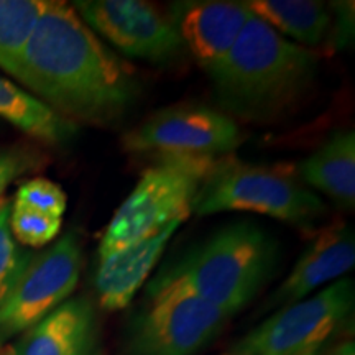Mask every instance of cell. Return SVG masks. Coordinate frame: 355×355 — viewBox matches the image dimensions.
<instances>
[{"mask_svg":"<svg viewBox=\"0 0 355 355\" xmlns=\"http://www.w3.org/2000/svg\"><path fill=\"white\" fill-rule=\"evenodd\" d=\"M230 355V354H229ZM308 355H318V354H308Z\"/></svg>","mask_w":355,"mask_h":355,"instance_id":"cell-24","label":"cell"},{"mask_svg":"<svg viewBox=\"0 0 355 355\" xmlns=\"http://www.w3.org/2000/svg\"><path fill=\"white\" fill-rule=\"evenodd\" d=\"M326 355H355V344L352 339L344 340L339 345H336L334 349L329 350Z\"/></svg>","mask_w":355,"mask_h":355,"instance_id":"cell-23","label":"cell"},{"mask_svg":"<svg viewBox=\"0 0 355 355\" xmlns=\"http://www.w3.org/2000/svg\"><path fill=\"white\" fill-rule=\"evenodd\" d=\"M186 51L211 74L229 55L239 35L254 15L243 2L184 0L168 7Z\"/></svg>","mask_w":355,"mask_h":355,"instance_id":"cell-11","label":"cell"},{"mask_svg":"<svg viewBox=\"0 0 355 355\" xmlns=\"http://www.w3.org/2000/svg\"><path fill=\"white\" fill-rule=\"evenodd\" d=\"M181 224V220L171 222L157 235L101 257L94 288L102 309L121 311L132 303Z\"/></svg>","mask_w":355,"mask_h":355,"instance_id":"cell-13","label":"cell"},{"mask_svg":"<svg viewBox=\"0 0 355 355\" xmlns=\"http://www.w3.org/2000/svg\"><path fill=\"white\" fill-rule=\"evenodd\" d=\"M355 286L340 278L316 295L275 311L270 318L234 344L230 355L318 354L352 316Z\"/></svg>","mask_w":355,"mask_h":355,"instance_id":"cell-6","label":"cell"},{"mask_svg":"<svg viewBox=\"0 0 355 355\" xmlns=\"http://www.w3.org/2000/svg\"><path fill=\"white\" fill-rule=\"evenodd\" d=\"M298 176L306 184L354 211L355 207V133L337 132L300 163Z\"/></svg>","mask_w":355,"mask_h":355,"instance_id":"cell-15","label":"cell"},{"mask_svg":"<svg viewBox=\"0 0 355 355\" xmlns=\"http://www.w3.org/2000/svg\"><path fill=\"white\" fill-rule=\"evenodd\" d=\"M10 206L12 202L7 199H2L0 202V304L19 282L20 275L33 257L32 252L25 250L13 239L8 225Z\"/></svg>","mask_w":355,"mask_h":355,"instance_id":"cell-19","label":"cell"},{"mask_svg":"<svg viewBox=\"0 0 355 355\" xmlns=\"http://www.w3.org/2000/svg\"><path fill=\"white\" fill-rule=\"evenodd\" d=\"M83 270L76 234L68 232L50 248L32 257L19 282L0 304V343L24 334L69 300Z\"/></svg>","mask_w":355,"mask_h":355,"instance_id":"cell-10","label":"cell"},{"mask_svg":"<svg viewBox=\"0 0 355 355\" xmlns=\"http://www.w3.org/2000/svg\"><path fill=\"white\" fill-rule=\"evenodd\" d=\"M245 141L235 119L222 110L198 104H180L157 110L128 130L122 145L132 153L188 155L219 159Z\"/></svg>","mask_w":355,"mask_h":355,"instance_id":"cell-8","label":"cell"},{"mask_svg":"<svg viewBox=\"0 0 355 355\" xmlns=\"http://www.w3.org/2000/svg\"><path fill=\"white\" fill-rule=\"evenodd\" d=\"M227 211L257 212L313 229L327 214L326 204L285 166H261L227 155L216 159L193 201L199 217Z\"/></svg>","mask_w":355,"mask_h":355,"instance_id":"cell-4","label":"cell"},{"mask_svg":"<svg viewBox=\"0 0 355 355\" xmlns=\"http://www.w3.org/2000/svg\"><path fill=\"white\" fill-rule=\"evenodd\" d=\"M145 308L132 324L128 355H196L224 329L232 314L188 291L146 295Z\"/></svg>","mask_w":355,"mask_h":355,"instance_id":"cell-7","label":"cell"},{"mask_svg":"<svg viewBox=\"0 0 355 355\" xmlns=\"http://www.w3.org/2000/svg\"><path fill=\"white\" fill-rule=\"evenodd\" d=\"M319 56L252 15L224 61L209 74L222 112L270 122L308 94Z\"/></svg>","mask_w":355,"mask_h":355,"instance_id":"cell-2","label":"cell"},{"mask_svg":"<svg viewBox=\"0 0 355 355\" xmlns=\"http://www.w3.org/2000/svg\"><path fill=\"white\" fill-rule=\"evenodd\" d=\"M50 0H0V69L19 73L21 58Z\"/></svg>","mask_w":355,"mask_h":355,"instance_id":"cell-18","label":"cell"},{"mask_svg":"<svg viewBox=\"0 0 355 355\" xmlns=\"http://www.w3.org/2000/svg\"><path fill=\"white\" fill-rule=\"evenodd\" d=\"M10 232L17 242L26 247H44L55 241L61 230V219L13 202L8 216Z\"/></svg>","mask_w":355,"mask_h":355,"instance_id":"cell-20","label":"cell"},{"mask_svg":"<svg viewBox=\"0 0 355 355\" xmlns=\"http://www.w3.org/2000/svg\"><path fill=\"white\" fill-rule=\"evenodd\" d=\"M0 119L48 145L66 144L76 135V123L3 76H0Z\"/></svg>","mask_w":355,"mask_h":355,"instance_id":"cell-16","label":"cell"},{"mask_svg":"<svg viewBox=\"0 0 355 355\" xmlns=\"http://www.w3.org/2000/svg\"><path fill=\"white\" fill-rule=\"evenodd\" d=\"M0 202H2V199H0Z\"/></svg>","mask_w":355,"mask_h":355,"instance_id":"cell-25","label":"cell"},{"mask_svg":"<svg viewBox=\"0 0 355 355\" xmlns=\"http://www.w3.org/2000/svg\"><path fill=\"white\" fill-rule=\"evenodd\" d=\"M15 202L42 212V214L61 219L66 206H68V198H66L63 188L53 181L46 180V178H33V180L25 181L20 186L17 191Z\"/></svg>","mask_w":355,"mask_h":355,"instance_id":"cell-21","label":"cell"},{"mask_svg":"<svg viewBox=\"0 0 355 355\" xmlns=\"http://www.w3.org/2000/svg\"><path fill=\"white\" fill-rule=\"evenodd\" d=\"M10 355H97V321L91 301H64L24 332Z\"/></svg>","mask_w":355,"mask_h":355,"instance_id":"cell-14","label":"cell"},{"mask_svg":"<svg viewBox=\"0 0 355 355\" xmlns=\"http://www.w3.org/2000/svg\"><path fill=\"white\" fill-rule=\"evenodd\" d=\"M97 37L123 56L155 66L176 63L186 48L170 13L141 0H78L71 3Z\"/></svg>","mask_w":355,"mask_h":355,"instance_id":"cell-9","label":"cell"},{"mask_svg":"<svg viewBox=\"0 0 355 355\" xmlns=\"http://www.w3.org/2000/svg\"><path fill=\"white\" fill-rule=\"evenodd\" d=\"M278 261L272 235L254 222H235L171 261L150 282L146 295L188 291L234 316L270 282Z\"/></svg>","mask_w":355,"mask_h":355,"instance_id":"cell-3","label":"cell"},{"mask_svg":"<svg viewBox=\"0 0 355 355\" xmlns=\"http://www.w3.org/2000/svg\"><path fill=\"white\" fill-rule=\"evenodd\" d=\"M355 263L354 230L344 222L322 229L309 243L290 275L283 279L263 309H279L308 298L318 288L337 282Z\"/></svg>","mask_w":355,"mask_h":355,"instance_id":"cell-12","label":"cell"},{"mask_svg":"<svg viewBox=\"0 0 355 355\" xmlns=\"http://www.w3.org/2000/svg\"><path fill=\"white\" fill-rule=\"evenodd\" d=\"M216 159L162 155L110 219L99 243V259L162 232L193 214V201Z\"/></svg>","mask_w":355,"mask_h":355,"instance_id":"cell-5","label":"cell"},{"mask_svg":"<svg viewBox=\"0 0 355 355\" xmlns=\"http://www.w3.org/2000/svg\"><path fill=\"white\" fill-rule=\"evenodd\" d=\"M17 79L73 123L105 127L139 99L135 69L64 2H48L26 44Z\"/></svg>","mask_w":355,"mask_h":355,"instance_id":"cell-1","label":"cell"},{"mask_svg":"<svg viewBox=\"0 0 355 355\" xmlns=\"http://www.w3.org/2000/svg\"><path fill=\"white\" fill-rule=\"evenodd\" d=\"M248 10L277 30L283 37L306 46H316L331 28V13L326 3L314 0H247Z\"/></svg>","mask_w":355,"mask_h":355,"instance_id":"cell-17","label":"cell"},{"mask_svg":"<svg viewBox=\"0 0 355 355\" xmlns=\"http://www.w3.org/2000/svg\"><path fill=\"white\" fill-rule=\"evenodd\" d=\"M44 157L30 146H12L0 150V199L17 178L42 168Z\"/></svg>","mask_w":355,"mask_h":355,"instance_id":"cell-22","label":"cell"}]
</instances>
